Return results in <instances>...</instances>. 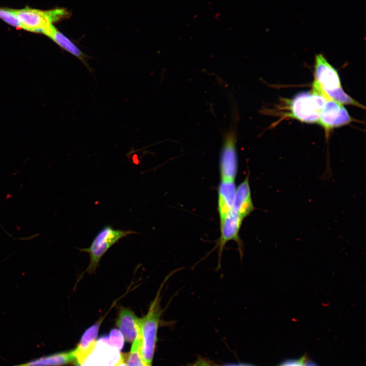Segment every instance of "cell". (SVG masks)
I'll use <instances>...</instances> for the list:
<instances>
[{
	"label": "cell",
	"instance_id": "6da1fadb",
	"mask_svg": "<svg viewBox=\"0 0 366 366\" xmlns=\"http://www.w3.org/2000/svg\"><path fill=\"white\" fill-rule=\"evenodd\" d=\"M177 269L171 272L160 285L155 297L149 304L146 314L139 318L141 355L148 366H152L157 333L164 310L161 306V292L169 278Z\"/></svg>",
	"mask_w": 366,
	"mask_h": 366
},
{
	"label": "cell",
	"instance_id": "7a4b0ae2",
	"mask_svg": "<svg viewBox=\"0 0 366 366\" xmlns=\"http://www.w3.org/2000/svg\"><path fill=\"white\" fill-rule=\"evenodd\" d=\"M329 99L320 87L313 84L311 91L296 95L289 102V117L306 123H318L320 113L326 101Z\"/></svg>",
	"mask_w": 366,
	"mask_h": 366
},
{
	"label": "cell",
	"instance_id": "3957f363",
	"mask_svg": "<svg viewBox=\"0 0 366 366\" xmlns=\"http://www.w3.org/2000/svg\"><path fill=\"white\" fill-rule=\"evenodd\" d=\"M16 14L20 28L42 33L48 37L55 27L53 23L69 16V13L64 8L41 10L25 7L16 9Z\"/></svg>",
	"mask_w": 366,
	"mask_h": 366
},
{
	"label": "cell",
	"instance_id": "277c9868",
	"mask_svg": "<svg viewBox=\"0 0 366 366\" xmlns=\"http://www.w3.org/2000/svg\"><path fill=\"white\" fill-rule=\"evenodd\" d=\"M135 233L132 230L116 229L110 226L103 227L89 247L79 249L81 252L88 253L89 256V264L80 278L85 273H95L101 258L107 251L121 238Z\"/></svg>",
	"mask_w": 366,
	"mask_h": 366
},
{
	"label": "cell",
	"instance_id": "5b68a950",
	"mask_svg": "<svg viewBox=\"0 0 366 366\" xmlns=\"http://www.w3.org/2000/svg\"><path fill=\"white\" fill-rule=\"evenodd\" d=\"M236 106H232V126L224 134L223 144L220 157L221 180L235 181L238 170V158L236 150V124L238 118Z\"/></svg>",
	"mask_w": 366,
	"mask_h": 366
},
{
	"label": "cell",
	"instance_id": "8992f818",
	"mask_svg": "<svg viewBox=\"0 0 366 366\" xmlns=\"http://www.w3.org/2000/svg\"><path fill=\"white\" fill-rule=\"evenodd\" d=\"M243 220L237 213L231 209L220 221V234L215 247L218 249V268L221 266V257L224 248L230 241H234L236 243L240 256L242 257L243 246L239 233Z\"/></svg>",
	"mask_w": 366,
	"mask_h": 366
},
{
	"label": "cell",
	"instance_id": "52a82bcc",
	"mask_svg": "<svg viewBox=\"0 0 366 366\" xmlns=\"http://www.w3.org/2000/svg\"><path fill=\"white\" fill-rule=\"evenodd\" d=\"M353 120L343 104L328 99L320 113L318 123L324 129L326 138L328 139L333 129L348 125Z\"/></svg>",
	"mask_w": 366,
	"mask_h": 366
},
{
	"label": "cell",
	"instance_id": "ba28073f",
	"mask_svg": "<svg viewBox=\"0 0 366 366\" xmlns=\"http://www.w3.org/2000/svg\"><path fill=\"white\" fill-rule=\"evenodd\" d=\"M315 61L314 82L322 90H333L342 87L337 71L322 54H317Z\"/></svg>",
	"mask_w": 366,
	"mask_h": 366
},
{
	"label": "cell",
	"instance_id": "9c48e42d",
	"mask_svg": "<svg viewBox=\"0 0 366 366\" xmlns=\"http://www.w3.org/2000/svg\"><path fill=\"white\" fill-rule=\"evenodd\" d=\"M119 351L102 337L97 340L94 350L81 366H115L121 356Z\"/></svg>",
	"mask_w": 366,
	"mask_h": 366
},
{
	"label": "cell",
	"instance_id": "30bf717a",
	"mask_svg": "<svg viewBox=\"0 0 366 366\" xmlns=\"http://www.w3.org/2000/svg\"><path fill=\"white\" fill-rule=\"evenodd\" d=\"M116 302L117 300L113 302L110 309L104 316L101 317L95 323L84 331L76 348L72 350L75 358V363L78 365L81 366L94 350L100 326L108 313L116 304Z\"/></svg>",
	"mask_w": 366,
	"mask_h": 366
},
{
	"label": "cell",
	"instance_id": "8fae6325",
	"mask_svg": "<svg viewBox=\"0 0 366 366\" xmlns=\"http://www.w3.org/2000/svg\"><path fill=\"white\" fill-rule=\"evenodd\" d=\"M115 323L125 340L133 343L140 333L139 318L135 312L130 308L119 306Z\"/></svg>",
	"mask_w": 366,
	"mask_h": 366
},
{
	"label": "cell",
	"instance_id": "7c38bea8",
	"mask_svg": "<svg viewBox=\"0 0 366 366\" xmlns=\"http://www.w3.org/2000/svg\"><path fill=\"white\" fill-rule=\"evenodd\" d=\"M254 209L248 174L245 179L236 188L232 210L245 219Z\"/></svg>",
	"mask_w": 366,
	"mask_h": 366
},
{
	"label": "cell",
	"instance_id": "4fadbf2b",
	"mask_svg": "<svg viewBox=\"0 0 366 366\" xmlns=\"http://www.w3.org/2000/svg\"><path fill=\"white\" fill-rule=\"evenodd\" d=\"M236 187L235 181L222 180L218 187V211L220 221L231 210L235 198Z\"/></svg>",
	"mask_w": 366,
	"mask_h": 366
},
{
	"label": "cell",
	"instance_id": "5bb4252c",
	"mask_svg": "<svg viewBox=\"0 0 366 366\" xmlns=\"http://www.w3.org/2000/svg\"><path fill=\"white\" fill-rule=\"evenodd\" d=\"M71 363H75L72 350L44 356L14 366H62Z\"/></svg>",
	"mask_w": 366,
	"mask_h": 366
},
{
	"label": "cell",
	"instance_id": "9a60e30c",
	"mask_svg": "<svg viewBox=\"0 0 366 366\" xmlns=\"http://www.w3.org/2000/svg\"><path fill=\"white\" fill-rule=\"evenodd\" d=\"M57 45L79 59L87 67L86 55L67 37L59 32L55 27L49 37Z\"/></svg>",
	"mask_w": 366,
	"mask_h": 366
},
{
	"label": "cell",
	"instance_id": "2e32d148",
	"mask_svg": "<svg viewBox=\"0 0 366 366\" xmlns=\"http://www.w3.org/2000/svg\"><path fill=\"white\" fill-rule=\"evenodd\" d=\"M321 90L329 98L342 104H349L365 108L360 103L345 93L342 87L333 90Z\"/></svg>",
	"mask_w": 366,
	"mask_h": 366
},
{
	"label": "cell",
	"instance_id": "e0dca14e",
	"mask_svg": "<svg viewBox=\"0 0 366 366\" xmlns=\"http://www.w3.org/2000/svg\"><path fill=\"white\" fill-rule=\"evenodd\" d=\"M141 337L139 333L134 341L130 353L126 355L128 366H148L142 358L140 352Z\"/></svg>",
	"mask_w": 366,
	"mask_h": 366
},
{
	"label": "cell",
	"instance_id": "ac0fdd59",
	"mask_svg": "<svg viewBox=\"0 0 366 366\" xmlns=\"http://www.w3.org/2000/svg\"><path fill=\"white\" fill-rule=\"evenodd\" d=\"M103 337L108 344L116 348L119 351L123 349L125 339L122 333L118 329H112L108 336Z\"/></svg>",
	"mask_w": 366,
	"mask_h": 366
},
{
	"label": "cell",
	"instance_id": "d6986e66",
	"mask_svg": "<svg viewBox=\"0 0 366 366\" xmlns=\"http://www.w3.org/2000/svg\"><path fill=\"white\" fill-rule=\"evenodd\" d=\"M0 18L8 24L20 28V24L16 14V9L0 7Z\"/></svg>",
	"mask_w": 366,
	"mask_h": 366
},
{
	"label": "cell",
	"instance_id": "ffe728a7",
	"mask_svg": "<svg viewBox=\"0 0 366 366\" xmlns=\"http://www.w3.org/2000/svg\"><path fill=\"white\" fill-rule=\"evenodd\" d=\"M191 366H214L203 359H199L197 361L192 364ZM222 366H252L246 364H227Z\"/></svg>",
	"mask_w": 366,
	"mask_h": 366
},
{
	"label": "cell",
	"instance_id": "44dd1931",
	"mask_svg": "<svg viewBox=\"0 0 366 366\" xmlns=\"http://www.w3.org/2000/svg\"><path fill=\"white\" fill-rule=\"evenodd\" d=\"M304 358H301L300 360H292L287 362L284 363L281 366H303V361Z\"/></svg>",
	"mask_w": 366,
	"mask_h": 366
},
{
	"label": "cell",
	"instance_id": "7402d4cb",
	"mask_svg": "<svg viewBox=\"0 0 366 366\" xmlns=\"http://www.w3.org/2000/svg\"><path fill=\"white\" fill-rule=\"evenodd\" d=\"M115 366H128L126 355L121 354L119 361Z\"/></svg>",
	"mask_w": 366,
	"mask_h": 366
},
{
	"label": "cell",
	"instance_id": "603a6c76",
	"mask_svg": "<svg viewBox=\"0 0 366 366\" xmlns=\"http://www.w3.org/2000/svg\"><path fill=\"white\" fill-rule=\"evenodd\" d=\"M304 366H317L315 363L312 362H309Z\"/></svg>",
	"mask_w": 366,
	"mask_h": 366
}]
</instances>
